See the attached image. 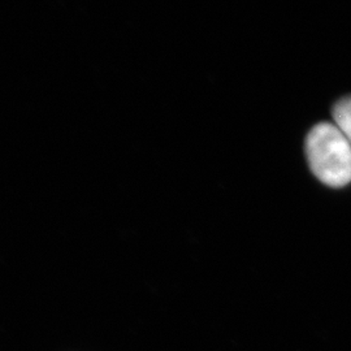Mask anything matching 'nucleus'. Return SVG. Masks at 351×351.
<instances>
[{"label":"nucleus","mask_w":351,"mask_h":351,"mask_svg":"<svg viewBox=\"0 0 351 351\" xmlns=\"http://www.w3.org/2000/svg\"><path fill=\"white\" fill-rule=\"evenodd\" d=\"M311 171L330 188L351 182V143L336 124L322 123L311 129L306 141Z\"/></svg>","instance_id":"1"},{"label":"nucleus","mask_w":351,"mask_h":351,"mask_svg":"<svg viewBox=\"0 0 351 351\" xmlns=\"http://www.w3.org/2000/svg\"><path fill=\"white\" fill-rule=\"evenodd\" d=\"M335 124L351 143V97L343 98L333 108Z\"/></svg>","instance_id":"2"}]
</instances>
